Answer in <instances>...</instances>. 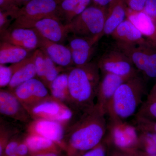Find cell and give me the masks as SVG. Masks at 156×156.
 Masks as SVG:
<instances>
[{
  "label": "cell",
  "mask_w": 156,
  "mask_h": 156,
  "mask_svg": "<svg viewBox=\"0 0 156 156\" xmlns=\"http://www.w3.org/2000/svg\"><path fill=\"white\" fill-rule=\"evenodd\" d=\"M76 117L66 131L63 151L66 156H80L92 149L101 142L107 132L106 115L96 105Z\"/></svg>",
  "instance_id": "obj_1"
},
{
  "label": "cell",
  "mask_w": 156,
  "mask_h": 156,
  "mask_svg": "<svg viewBox=\"0 0 156 156\" xmlns=\"http://www.w3.org/2000/svg\"><path fill=\"white\" fill-rule=\"evenodd\" d=\"M100 71L95 62L71 68L68 72V106L75 115H80L95 106L101 80Z\"/></svg>",
  "instance_id": "obj_2"
},
{
  "label": "cell",
  "mask_w": 156,
  "mask_h": 156,
  "mask_svg": "<svg viewBox=\"0 0 156 156\" xmlns=\"http://www.w3.org/2000/svg\"><path fill=\"white\" fill-rule=\"evenodd\" d=\"M146 94L145 81L139 74L121 84L115 93L107 115L112 126H121L124 121L135 116Z\"/></svg>",
  "instance_id": "obj_3"
},
{
  "label": "cell",
  "mask_w": 156,
  "mask_h": 156,
  "mask_svg": "<svg viewBox=\"0 0 156 156\" xmlns=\"http://www.w3.org/2000/svg\"><path fill=\"white\" fill-rule=\"evenodd\" d=\"M107 9L89 6L83 12L67 24L69 33L76 36L100 40L103 36Z\"/></svg>",
  "instance_id": "obj_4"
},
{
  "label": "cell",
  "mask_w": 156,
  "mask_h": 156,
  "mask_svg": "<svg viewBox=\"0 0 156 156\" xmlns=\"http://www.w3.org/2000/svg\"><path fill=\"white\" fill-rule=\"evenodd\" d=\"M116 47L128 56L138 71L147 77L156 78V45L147 41L134 45L116 43Z\"/></svg>",
  "instance_id": "obj_5"
},
{
  "label": "cell",
  "mask_w": 156,
  "mask_h": 156,
  "mask_svg": "<svg viewBox=\"0 0 156 156\" xmlns=\"http://www.w3.org/2000/svg\"><path fill=\"white\" fill-rule=\"evenodd\" d=\"M58 4L57 0H31L14 14L11 27H22L30 23L46 17L58 18Z\"/></svg>",
  "instance_id": "obj_6"
},
{
  "label": "cell",
  "mask_w": 156,
  "mask_h": 156,
  "mask_svg": "<svg viewBox=\"0 0 156 156\" xmlns=\"http://www.w3.org/2000/svg\"><path fill=\"white\" fill-rule=\"evenodd\" d=\"M26 109L33 120H51L67 126L76 116L67 105L52 96Z\"/></svg>",
  "instance_id": "obj_7"
},
{
  "label": "cell",
  "mask_w": 156,
  "mask_h": 156,
  "mask_svg": "<svg viewBox=\"0 0 156 156\" xmlns=\"http://www.w3.org/2000/svg\"><path fill=\"white\" fill-rule=\"evenodd\" d=\"M97 64L103 74H112L128 79L138 74L128 56L117 48L104 53Z\"/></svg>",
  "instance_id": "obj_8"
},
{
  "label": "cell",
  "mask_w": 156,
  "mask_h": 156,
  "mask_svg": "<svg viewBox=\"0 0 156 156\" xmlns=\"http://www.w3.org/2000/svg\"><path fill=\"white\" fill-rule=\"evenodd\" d=\"M48 89L42 81L34 78L12 92L26 109L52 97Z\"/></svg>",
  "instance_id": "obj_9"
},
{
  "label": "cell",
  "mask_w": 156,
  "mask_h": 156,
  "mask_svg": "<svg viewBox=\"0 0 156 156\" xmlns=\"http://www.w3.org/2000/svg\"><path fill=\"white\" fill-rule=\"evenodd\" d=\"M0 113L1 115L12 122L26 125L33 120L23 105L8 89L0 91Z\"/></svg>",
  "instance_id": "obj_10"
},
{
  "label": "cell",
  "mask_w": 156,
  "mask_h": 156,
  "mask_svg": "<svg viewBox=\"0 0 156 156\" xmlns=\"http://www.w3.org/2000/svg\"><path fill=\"white\" fill-rule=\"evenodd\" d=\"M22 28L33 29L36 32L52 41H64L69 33L67 24L56 17H46L26 24Z\"/></svg>",
  "instance_id": "obj_11"
},
{
  "label": "cell",
  "mask_w": 156,
  "mask_h": 156,
  "mask_svg": "<svg viewBox=\"0 0 156 156\" xmlns=\"http://www.w3.org/2000/svg\"><path fill=\"white\" fill-rule=\"evenodd\" d=\"M67 127L66 125L56 121L41 119L33 120L26 125V132L51 140L63 151V140Z\"/></svg>",
  "instance_id": "obj_12"
},
{
  "label": "cell",
  "mask_w": 156,
  "mask_h": 156,
  "mask_svg": "<svg viewBox=\"0 0 156 156\" xmlns=\"http://www.w3.org/2000/svg\"><path fill=\"white\" fill-rule=\"evenodd\" d=\"M128 80L129 79L112 74H105L101 79L95 105L101 109L106 116L110 109L117 89L121 84Z\"/></svg>",
  "instance_id": "obj_13"
},
{
  "label": "cell",
  "mask_w": 156,
  "mask_h": 156,
  "mask_svg": "<svg viewBox=\"0 0 156 156\" xmlns=\"http://www.w3.org/2000/svg\"><path fill=\"white\" fill-rule=\"evenodd\" d=\"M1 40L30 51L38 48V37L32 29L9 27L1 34Z\"/></svg>",
  "instance_id": "obj_14"
},
{
  "label": "cell",
  "mask_w": 156,
  "mask_h": 156,
  "mask_svg": "<svg viewBox=\"0 0 156 156\" xmlns=\"http://www.w3.org/2000/svg\"><path fill=\"white\" fill-rule=\"evenodd\" d=\"M99 40L73 35L69 41L68 47L75 66H82L90 62L95 51V45Z\"/></svg>",
  "instance_id": "obj_15"
},
{
  "label": "cell",
  "mask_w": 156,
  "mask_h": 156,
  "mask_svg": "<svg viewBox=\"0 0 156 156\" xmlns=\"http://www.w3.org/2000/svg\"><path fill=\"white\" fill-rule=\"evenodd\" d=\"M36 33L39 38L38 49L45 52L59 67H72V66L74 64L71 53L68 47L52 41Z\"/></svg>",
  "instance_id": "obj_16"
},
{
  "label": "cell",
  "mask_w": 156,
  "mask_h": 156,
  "mask_svg": "<svg viewBox=\"0 0 156 156\" xmlns=\"http://www.w3.org/2000/svg\"><path fill=\"white\" fill-rule=\"evenodd\" d=\"M111 36L116 43L127 45L140 44L147 41L128 18L116 28Z\"/></svg>",
  "instance_id": "obj_17"
},
{
  "label": "cell",
  "mask_w": 156,
  "mask_h": 156,
  "mask_svg": "<svg viewBox=\"0 0 156 156\" xmlns=\"http://www.w3.org/2000/svg\"><path fill=\"white\" fill-rule=\"evenodd\" d=\"M128 9L123 0H114L107 8L103 36L111 35L116 28L127 18Z\"/></svg>",
  "instance_id": "obj_18"
},
{
  "label": "cell",
  "mask_w": 156,
  "mask_h": 156,
  "mask_svg": "<svg viewBox=\"0 0 156 156\" xmlns=\"http://www.w3.org/2000/svg\"><path fill=\"white\" fill-rule=\"evenodd\" d=\"M127 18L146 40L156 45V23L153 20L143 11L135 12L128 9Z\"/></svg>",
  "instance_id": "obj_19"
},
{
  "label": "cell",
  "mask_w": 156,
  "mask_h": 156,
  "mask_svg": "<svg viewBox=\"0 0 156 156\" xmlns=\"http://www.w3.org/2000/svg\"><path fill=\"white\" fill-rule=\"evenodd\" d=\"M92 0H62L58 3L57 16L65 24L72 21L85 11Z\"/></svg>",
  "instance_id": "obj_20"
},
{
  "label": "cell",
  "mask_w": 156,
  "mask_h": 156,
  "mask_svg": "<svg viewBox=\"0 0 156 156\" xmlns=\"http://www.w3.org/2000/svg\"><path fill=\"white\" fill-rule=\"evenodd\" d=\"M30 51L19 46L2 41L0 43V65L18 63L29 57Z\"/></svg>",
  "instance_id": "obj_21"
},
{
  "label": "cell",
  "mask_w": 156,
  "mask_h": 156,
  "mask_svg": "<svg viewBox=\"0 0 156 156\" xmlns=\"http://www.w3.org/2000/svg\"><path fill=\"white\" fill-rule=\"evenodd\" d=\"M23 140L28 147L32 155L50 151H62L61 147L54 141L36 134L26 132Z\"/></svg>",
  "instance_id": "obj_22"
},
{
  "label": "cell",
  "mask_w": 156,
  "mask_h": 156,
  "mask_svg": "<svg viewBox=\"0 0 156 156\" xmlns=\"http://www.w3.org/2000/svg\"><path fill=\"white\" fill-rule=\"evenodd\" d=\"M36 54L35 51L30 56L28 61L14 74L8 88L13 91L15 88L27 81L29 80L36 76L35 59Z\"/></svg>",
  "instance_id": "obj_23"
},
{
  "label": "cell",
  "mask_w": 156,
  "mask_h": 156,
  "mask_svg": "<svg viewBox=\"0 0 156 156\" xmlns=\"http://www.w3.org/2000/svg\"><path fill=\"white\" fill-rule=\"evenodd\" d=\"M68 77L69 73L59 74L49 88L52 97L68 106L69 101Z\"/></svg>",
  "instance_id": "obj_24"
},
{
  "label": "cell",
  "mask_w": 156,
  "mask_h": 156,
  "mask_svg": "<svg viewBox=\"0 0 156 156\" xmlns=\"http://www.w3.org/2000/svg\"><path fill=\"white\" fill-rule=\"evenodd\" d=\"M30 56L18 63L12 64L9 66L0 65V87H8L13 75L20 67L28 61Z\"/></svg>",
  "instance_id": "obj_25"
},
{
  "label": "cell",
  "mask_w": 156,
  "mask_h": 156,
  "mask_svg": "<svg viewBox=\"0 0 156 156\" xmlns=\"http://www.w3.org/2000/svg\"><path fill=\"white\" fill-rule=\"evenodd\" d=\"M0 128V156H2L5 147L10 140L15 134L20 133L12 125L5 124L1 121Z\"/></svg>",
  "instance_id": "obj_26"
},
{
  "label": "cell",
  "mask_w": 156,
  "mask_h": 156,
  "mask_svg": "<svg viewBox=\"0 0 156 156\" xmlns=\"http://www.w3.org/2000/svg\"><path fill=\"white\" fill-rule=\"evenodd\" d=\"M45 79L44 84L49 89L50 84L60 74L62 67L57 66L55 63L45 53Z\"/></svg>",
  "instance_id": "obj_27"
},
{
  "label": "cell",
  "mask_w": 156,
  "mask_h": 156,
  "mask_svg": "<svg viewBox=\"0 0 156 156\" xmlns=\"http://www.w3.org/2000/svg\"><path fill=\"white\" fill-rule=\"evenodd\" d=\"M135 117L156 121V100L144 101Z\"/></svg>",
  "instance_id": "obj_28"
},
{
  "label": "cell",
  "mask_w": 156,
  "mask_h": 156,
  "mask_svg": "<svg viewBox=\"0 0 156 156\" xmlns=\"http://www.w3.org/2000/svg\"><path fill=\"white\" fill-rule=\"evenodd\" d=\"M135 128L138 131L156 133V121L135 117Z\"/></svg>",
  "instance_id": "obj_29"
},
{
  "label": "cell",
  "mask_w": 156,
  "mask_h": 156,
  "mask_svg": "<svg viewBox=\"0 0 156 156\" xmlns=\"http://www.w3.org/2000/svg\"><path fill=\"white\" fill-rule=\"evenodd\" d=\"M25 134H21L20 132L14 135L6 145L2 156H10L15 154L17 147L23 141Z\"/></svg>",
  "instance_id": "obj_30"
},
{
  "label": "cell",
  "mask_w": 156,
  "mask_h": 156,
  "mask_svg": "<svg viewBox=\"0 0 156 156\" xmlns=\"http://www.w3.org/2000/svg\"><path fill=\"white\" fill-rule=\"evenodd\" d=\"M20 9L14 0H0V11L9 12L12 14V18Z\"/></svg>",
  "instance_id": "obj_31"
},
{
  "label": "cell",
  "mask_w": 156,
  "mask_h": 156,
  "mask_svg": "<svg viewBox=\"0 0 156 156\" xmlns=\"http://www.w3.org/2000/svg\"><path fill=\"white\" fill-rule=\"evenodd\" d=\"M13 20L12 14L9 12L0 11V34L9 28L10 23Z\"/></svg>",
  "instance_id": "obj_32"
},
{
  "label": "cell",
  "mask_w": 156,
  "mask_h": 156,
  "mask_svg": "<svg viewBox=\"0 0 156 156\" xmlns=\"http://www.w3.org/2000/svg\"><path fill=\"white\" fill-rule=\"evenodd\" d=\"M107 147L103 140L98 145L80 156H107Z\"/></svg>",
  "instance_id": "obj_33"
},
{
  "label": "cell",
  "mask_w": 156,
  "mask_h": 156,
  "mask_svg": "<svg viewBox=\"0 0 156 156\" xmlns=\"http://www.w3.org/2000/svg\"><path fill=\"white\" fill-rule=\"evenodd\" d=\"M129 10L135 12L143 11L146 0H123Z\"/></svg>",
  "instance_id": "obj_34"
},
{
  "label": "cell",
  "mask_w": 156,
  "mask_h": 156,
  "mask_svg": "<svg viewBox=\"0 0 156 156\" xmlns=\"http://www.w3.org/2000/svg\"><path fill=\"white\" fill-rule=\"evenodd\" d=\"M143 11L156 23V0H146Z\"/></svg>",
  "instance_id": "obj_35"
},
{
  "label": "cell",
  "mask_w": 156,
  "mask_h": 156,
  "mask_svg": "<svg viewBox=\"0 0 156 156\" xmlns=\"http://www.w3.org/2000/svg\"><path fill=\"white\" fill-rule=\"evenodd\" d=\"M15 154L21 156H32L28 147L23 140L17 147Z\"/></svg>",
  "instance_id": "obj_36"
},
{
  "label": "cell",
  "mask_w": 156,
  "mask_h": 156,
  "mask_svg": "<svg viewBox=\"0 0 156 156\" xmlns=\"http://www.w3.org/2000/svg\"><path fill=\"white\" fill-rule=\"evenodd\" d=\"M114 1V0H92L95 5L106 8L107 9L111 3L112 2Z\"/></svg>",
  "instance_id": "obj_37"
},
{
  "label": "cell",
  "mask_w": 156,
  "mask_h": 156,
  "mask_svg": "<svg viewBox=\"0 0 156 156\" xmlns=\"http://www.w3.org/2000/svg\"><path fill=\"white\" fill-rule=\"evenodd\" d=\"M156 100V82L155 83L149 92L147 97L146 101H153Z\"/></svg>",
  "instance_id": "obj_38"
},
{
  "label": "cell",
  "mask_w": 156,
  "mask_h": 156,
  "mask_svg": "<svg viewBox=\"0 0 156 156\" xmlns=\"http://www.w3.org/2000/svg\"><path fill=\"white\" fill-rule=\"evenodd\" d=\"M128 150L133 154L134 156H156V154H149L146 153L143 151H140L136 150L134 148L129 149Z\"/></svg>",
  "instance_id": "obj_39"
},
{
  "label": "cell",
  "mask_w": 156,
  "mask_h": 156,
  "mask_svg": "<svg viewBox=\"0 0 156 156\" xmlns=\"http://www.w3.org/2000/svg\"><path fill=\"white\" fill-rule=\"evenodd\" d=\"M122 149V151H117L114 152L112 156H134L133 154L128 150Z\"/></svg>",
  "instance_id": "obj_40"
},
{
  "label": "cell",
  "mask_w": 156,
  "mask_h": 156,
  "mask_svg": "<svg viewBox=\"0 0 156 156\" xmlns=\"http://www.w3.org/2000/svg\"><path fill=\"white\" fill-rule=\"evenodd\" d=\"M44 156H66V154H63L62 151H50L44 153Z\"/></svg>",
  "instance_id": "obj_41"
},
{
  "label": "cell",
  "mask_w": 156,
  "mask_h": 156,
  "mask_svg": "<svg viewBox=\"0 0 156 156\" xmlns=\"http://www.w3.org/2000/svg\"><path fill=\"white\" fill-rule=\"evenodd\" d=\"M20 8L25 5L31 0H14Z\"/></svg>",
  "instance_id": "obj_42"
},
{
  "label": "cell",
  "mask_w": 156,
  "mask_h": 156,
  "mask_svg": "<svg viewBox=\"0 0 156 156\" xmlns=\"http://www.w3.org/2000/svg\"><path fill=\"white\" fill-rule=\"evenodd\" d=\"M44 152L38 153L33 154L32 156H44Z\"/></svg>",
  "instance_id": "obj_43"
},
{
  "label": "cell",
  "mask_w": 156,
  "mask_h": 156,
  "mask_svg": "<svg viewBox=\"0 0 156 156\" xmlns=\"http://www.w3.org/2000/svg\"><path fill=\"white\" fill-rule=\"evenodd\" d=\"M10 156H21L18 155L16 154H14L12 155H11Z\"/></svg>",
  "instance_id": "obj_44"
}]
</instances>
